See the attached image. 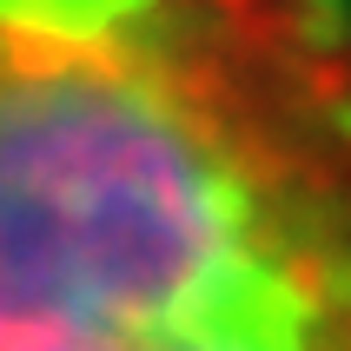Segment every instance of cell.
<instances>
[{
    "label": "cell",
    "mask_w": 351,
    "mask_h": 351,
    "mask_svg": "<svg viewBox=\"0 0 351 351\" xmlns=\"http://www.w3.org/2000/svg\"><path fill=\"white\" fill-rule=\"evenodd\" d=\"M0 351H351L332 0H0Z\"/></svg>",
    "instance_id": "1"
}]
</instances>
